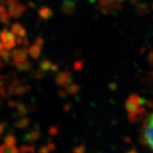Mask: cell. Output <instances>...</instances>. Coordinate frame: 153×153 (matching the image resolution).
Here are the masks:
<instances>
[{
  "instance_id": "8",
  "label": "cell",
  "mask_w": 153,
  "mask_h": 153,
  "mask_svg": "<svg viewBox=\"0 0 153 153\" xmlns=\"http://www.w3.org/2000/svg\"><path fill=\"white\" fill-rule=\"evenodd\" d=\"M25 8L17 3H14L10 9V14L13 18H19L23 13Z\"/></svg>"
},
{
  "instance_id": "3",
  "label": "cell",
  "mask_w": 153,
  "mask_h": 153,
  "mask_svg": "<svg viewBox=\"0 0 153 153\" xmlns=\"http://www.w3.org/2000/svg\"><path fill=\"white\" fill-rule=\"evenodd\" d=\"M0 37H1V39H2L4 46H5L6 50H11V49L14 48L16 45V37L12 33L11 31L4 30L2 33H0Z\"/></svg>"
},
{
  "instance_id": "12",
  "label": "cell",
  "mask_w": 153,
  "mask_h": 153,
  "mask_svg": "<svg viewBox=\"0 0 153 153\" xmlns=\"http://www.w3.org/2000/svg\"><path fill=\"white\" fill-rule=\"evenodd\" d=\"M40 16H41L42 18H44V19H47L51 16V12L45 8V9H43V10H41V11H40Z\"/></svg>"
},
{
  "instance_id": "9",
  "label": "cell",
  "mask_w": 153,
  "mask_h": 153,
  "mask_svg": "<svg viewBox=\"0 0 153 153\" xmlns=\"http://www.w3.org/2000/svg\"><path fill=\"white\" fill-rule=\"evenodd\" d=\"M41 51H42V47L37 45V44H34V45L30 47L29 49L27 50V54H29L31 58L36 59V58H38L41 56Z\"/></svg>"
},
{
  "instance_id": "6",
  "label": "cell",
  "mask_w": 153,
  "mask_h": 153,
  "mask_svg": "<svg viewBox=\"0 0 153 153\" xmlns=\"http://www.w3.org/2000/svg\"><path fill=\"white\" fill-rule=\"evenodd\" d=\"M11 32L18 37H26L27 36V30L20 23H14L11 27Z\"/></svg>"
},
{
  "instance_id": "5",
  "label": "cell",
  "mask_w": 153,
  "mask_h": 153,
  "mask_svg": "<svg viewBox=\"0 0 153 153\" xmlns=\"http://www.w3.org/2000/svg\"><path fill=\"white\" fill-rule=\"evenodd\" d=\"M27 48L13 49V52L11 53V57L13 60V64H17V63H22L27 60Z\"/></svg>"
},
{
  "instance_id": "13",
  "label": "cell",
  "mask_w": 153,
  "mask_h": 153,
  "mask_svg": "<svg viewBox=\"0 0 153 153\" xmlns=\"http://www.w3.org/2000/svg\"><path fill=\"white\" fill-rule=\"evenodd\" d=\"M35 44H37V45L43 47V45H44V44H45V41H44L42 37H38L37 39H36V41H35Z\"/></svg>"
},
{
  "instance_id": "2",
  "label": "cell",
  "mask_w": 153,
  "mask_h": 153,
  "mask_svg": "<svg viewBox=\"0 0 153 153\" xmlns=\"http://www.w3.org/2000/svg\"><path fill=\"white\" fill-rule=\"evenodd\" d=\"M139 108L138 97L135 95H131L126 102V109L129 114V117H131V120L140 113Z\"/></svg>"
},
{
  "instance_id": "4",
  "label": "cell",
  "mask_w": 153,
  "mask_h": 153,
  "mask_svg": "<svg viewBox=\"0 0 153 153\" xmlns=\"http://www.w3.org/2000/svg\"><path fill=\"white\" fill-rule=\"evenodd\" d=\"M55 82L59 86L65 88L71 83H72V78L71 73L67 71L59 72L55 77Z\"/></svg>"
},
{
  "instance_id": "10",
  "label": "cell",
  "mask_w": 153,
  "mask_h": 153,
  "mask_svg": "<svg viewBox=\"0 0 153 153\" xmlns=\"http://www.w3.org/2000/svg\"><path fill=\"white\" fill-rule=\"evenodd\" d=\"M14 65L17 68L19 71H29L31 68V63L28 60L26 62H22V63H17V64H14Z\"/></svg>"
},
{
  "instance_id": "1",
  "label": "cell",
  "mask_w": 153,
  "mask_h": 153,
  "mask_svg": "<svg viewBox=\"0 0 153 153\" xmlns=\"http://www.w3.org/2000/svg\"><path fill=\"white\" fill-rule=\"evenodd\" d=\"M142 137L145 143L153 150V112L150 114L144 121Z\"/></svg>"
},
{
  "instance_id": "11",
  "label": "cell",
  "mask_w": 153,
  "mask_h": 153,
  "mask_svg": "<svg viewBox=\"0 0 153 153\" xmlns=\"http://www.w3.org/2000/svg\"><path fill=\"white\" fill-rule=\"evenodd\" d=\"M30 123V120L27 117H22L21 119L18 120L15 124V126L19 128H23L27 127Z\"/></svg>"
},
{
  "instance_id": "7",
  "label": "cell",
  "mask_w": 153,
  "mask_h": 153,
  "mask_svg": "<svg viewBox=\"0 0 153 153\" xmlns=\"http://www.w3.org/2000/svg\"><path fill=\"white\" fill-rule=\"evenodd\" d=\"M40 69L43 72H55L58 70V67L49 60H43L40 63Z\"/></svg>"
}]
</instances>
